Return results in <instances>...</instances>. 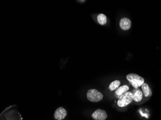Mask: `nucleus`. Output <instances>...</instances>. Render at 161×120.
Masks as SVG:
<instances>
[{
	"label": "nucleus",
	"mask_w": 161,
	"mask_h": 120,
	"mask_svg": "<svg viewBox=\"0 0 161 120\" xmlns=\"http://www.w3.org/2000/svg\"><path fill=\"white\" fill-rule=\"evenodd\" d=\"M126 79L135 89H137L144 83V78L135 73L128 74L126 75Z\"/></svg>",
	"instance_id": "obj_1"
},
{
	"label": "nucleus",
	"mask_w": 161,
	"mask_h": 120,
	"mask_svg": "<svg viewBox=\"0 0 161 120\" xmlns=\"http://www.w3.org/2000/svg\"><path fill=\"white\" fill-rule=\"evenodd\" d=\"M133 100V94L131 92L127 91L119 97L117 102V105L120 107H126L132 103Z\"/></svg>",
	"instance_id": "obj_2"
},
{
	"label": "nucleus",
	"mask_w": 161,
	"mask_h": 120,
	"mask_svg": "<svg viewBox=\"0 0 161 120\" xmlns=\"http://www.w3.org/2000/svg\"><path fill=\"white\" fill-rule=\"evenodd\" d=\"M87 99L90 102H98L103 99V95L101 92L96 89H91L87 91L86 94Z\"/></svg>",
	"instance_id": "obj_3"
},
{
	"label": "nucleus",
	"mask_w": 161,
	"mask_h": 120,
	"mask_svg": "<svg viewBox=\"0 0 161 120\" xmlns=\"http://www.w3.org/2000/svg\"><path fill=\"white\" fill-rule=\"evenodd\" d=\"M107 117L108 115L106 111L102 110L101 109H98L96 110L92 114V117L95 120H106Z\"/></svg>",
	"instance_id": "obj_4"
},
{
	"label": "nucleus",
	"mask_w": 161,
	"mask_h": 120,
	"mask_svg": "<svg viewBox=\"0 0 161 120\" xmlns=\"http://www.w3.org/2000/svg\"><path fill=\"white\" fill-rule=\"evenodd\" d=\"M67 115V112L65 109L60 107L55 110L54 113L55 119L57 120H62L64 119Z\"/></svg>",
	"instance_id": "obj_5"
},
{
	"label": "nucleus",
	"mask_w": 161,
	"mask_h": 120,
	"mask_svg": "<svg viewBox=\"0 0 161 120\" xmlns=\"http://www.w3.org/2000/svg\"><path fill=\"white\" fill-rule=\"evenodd\" d=\"M120 26L124 31H128L131 26V21L126 17L122 18L120 21Z\"/></svg>",
	"instance_id": "obj_6"
},
{
	"label": "nucleus",
	"mask_w": 161,
	"mask_h": 120,
	"mask_svg": "<svg viewBox=\"0 0 161 120\" xmlns=\"http://www.w3.org/2000/svg\"><path fill=\"white\" fill-rule=\"evenodd\" d=\"M141 87H142L143 94L144 96L145 97H151L152 96V91L150 88L149 86L147 84L144 83L141 86Z\"/></svg>",
	"instance_id": "obj_7"
},
{
	"label": "nucleus",
	"mask_w": 161,
	"mask_h": 120,
	"mask_svg": "<svg viewBox=\"0 0 161 120\" xmlns=\"http://www.w3.org/2000/svg\"><path fill=\"white\" fill-rule=\"evenodd\" d=\"M129 89V87H128V86L126 84L123 85L116 90L115 91V94L116 95H117L118 96L120 97L121 95L127 92Z\"/></svg>",
	"instance_id": "obj_8"
},
{
	"label": "nucleus",
	"mask_w": 161,
	"mask_h": 120,
	"mask_svg": "<svg viewBox=\"0 0 161 120\" xmlns=\"http://www.w3.org/2000/svg\"><path fill=\"white\" fill-rule=\"evenodd\" d=\"M143 93L139 89H137L133 94V100L136 102H139L143 98Z\"/></svg>",
	"instance_id": "obj_9"
},
{
	"label": "nucleus",
	"mask_w": 161,
	"mask_h": 120,
	"mask_svg": "<svg viewBox=\"0 0 161 120\" xmlns=\"http://www.w3.org/2000/svg\"><path fill=\"white\" fill-rule=\"evenodd\" d=\"M107 17L103 13H100L97 16V21L101 25H105L107 23Z\"/></svg>",
	"instance_id": "obj_10"
},
{
	"label": "nucleus",
	"mask_w": 161,
	"mask_h": 120,
	"mask_svg": "<svg viewBox=\"0 0 161 120\" xmlns=\"http://www.w3.org/2000/svg\"><path fill=\"white\" fill-rule=\"evenodd\" d=\"M120 81L118 80H116L114 81L111 82L110 84L109 88L110 91H114L115 90L119 88V87L120 85Z\"/></svg>",
	"instance_id": "obj_11"
}]
</instances>
